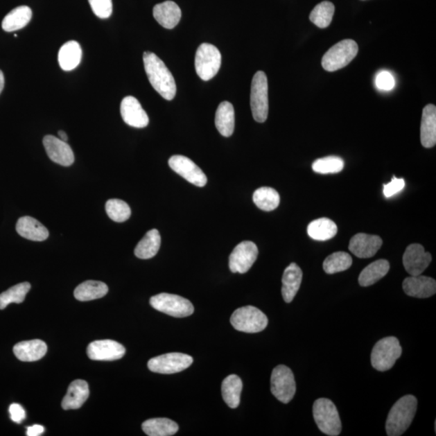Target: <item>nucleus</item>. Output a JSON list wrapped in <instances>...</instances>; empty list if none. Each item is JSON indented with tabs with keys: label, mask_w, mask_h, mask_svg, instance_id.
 Masks as SVG:
<instances>
[{
	"label": "nucleus",
	"mask_w": 436,
	"mask_h": 436,
	"mask_svg": "<svg viewBox=\"0 0 436 436\" xmlns=\"http://www.w3.org/2000/svg\"><path fill=\"white\" fill-rule=\"evenodd\" d=\"M313 419L322 433L337 436L341 433L342 424L336 406L330 399H320L313 406Z\"/></svg>",
	"instance_id": "obj_3"
},
{
	"label": "nucleus",
	"mask_w": 436,
	"mask_h": 436,
	"mask_svg": "<svg viewBox=\"0 0 436 436\" xmlns=\"http://www.w3.org/2000/svg\"><path fill=\"white\" fill-rule=\"evenodd\" d=\"M234 329L245 333L263 331L268 326V320L259 308L252 306L238 308L230 317Z\"/></svg>",
	"instance_id": "obj_7"
},
{
	"label": "nucleus",
	"mask_w": 436,
	"mask_h": 436,
	"mask_svg": "<svg viewBox=\"0 0 436 436\" xmlns=\"http://www.w3.org/2000/svg\"><path fill=\"white\" fill-rule=\"evenodd\" d=\"M375 82L376 87L383 91H390L395 86L394 77L387 71H382L377 73Z\"/></svg>",
	"instance_id": "obj_42"
},
{
	"label": "nucleus",
	"mask_w": 436,
	"mask_h": 436,
	"mask_svg": "<svg viewBox=\"0 0 436 436\" xmlns=\"http://www.w3.org/2000/svg\"><path fill=\"white\" fill-rule=\"evenodd\" d=\"M33 16L32 10L27 6L14 8L4 17L2 28L4 31L14 32L27 26Z\"/></svg>",
	"instance_id": "obj_28"
},
{
	"label": "nucleus",
	"mask_w": 436,
	"mask_h": 436,
	"mask_svg": "<svg viewBox=\"0 0 436 436\" xmlns=\"http://www.w3.org/2000/svg\"><path fill=\"white\" fill-rule=\"evenodd\" d=\"M308 236L317 241H326L334 238L338 232L336 224L329 218H320L313 220L308 225Z\"/></svg>",
	"instance_id": "obj_31"
},
{
	"label": "nucleus",
	"mask_w": 436,
	"mask_h": 436,
	"mask_svg": "<svg viewBox=\"0 0 436 436\" xmlns=\"http://www.w3.org/2000/svg\"><path fill=\"white\" fill-rule=\"evenodd\" d=\"M352 264L349 254L344 252H335L328 256L323 263V269L327 274H335L347 270Z\"/></svg>",
	"instance_id": "obj_37"
},
{
	"label": "nucleus",
	"mask_w": 436,
	"mask_h": 436,
	"mask_svg": "<svg viewBox=\"0 0 436 436\" xmlns=\"http://www.w3.org/2000/svg\"><path fill=\"white\" fill-rule=\"evenodd\" d=\"M432 259V254L426 252L422 245L415 243L406 248L403 261L410 276H419L428 268Z\"/></svg>",
	"instance_id": "obj_14"
},
{
	"label": "nucleus",
	"mask_w": 436,
	"mask_h": 436,
	"mask_svg": "<svg viewBox=\"0 0 436 436\" xmlns=\"http://www.w3.org/2000/svg\"><path fill=\"white\" fill-rule=\"evenodd\" d=\"M390 271V263L385 259H379L367 266L361 272L359 284L362 287H369L379 281Z\"/></svg>",
	"instance_id": "obj_32"
},
{
	"label": "nucleus",
	"mask_w": 436,
	"mask_h": 436,
	"mask_svg": "<svg viewBox=\"0 0 436 436\" xmlns=\"http://www.w3.org/2000/svg\"><path fill=\"white\" fill-rule=\"evenodd\" d=\"M303 273L296 263H291L284 272L282 277V296L287 303L293 302L300 288Z\"/></svg>",
	"instance_id": "obj_20"
},
{
	"label": "nucleus",
	"mask_w": 436,
	"mask_h": 436,
	"mask_svg": "<svg viewBox=\"0 0 436 436\" xmlns=\"http://www.w3.org/2000/svg\"><path fill=\"white\" fill-rule=\"evenodd\" d=\"M10 416L13 422L21 424L26 417V411L21 405L13 403L9 408Z\"/></svg>",
	"instance_id": "obj_44"
},
{
	"label": "nucleus",
	"mask_w": 436,
	"mask_h": 436,
	"mask_svg": "<svg viewBox=\"0 0 436 436\" xmlns=\"http://www.w3.org/2000/svg\"><path fill=\"white\" fill-rule=\"evenodd\" d=\"M345 168V162L340 157H325L315 161L312 165L313 171L320 174H334L340 173Z\"/></svg>",
	"instance_id": "obj_40"
},
{
	"label": "nucleus",
	"mask_w": 436,
	"mask_h": 436,
	"mask_svg": "<svg viewBox=\"0 0 436 436\" xmlns=\"http://www.w3.org/2000/svg\"><path fill=\"white\" fill-rule=\"evenodd\" d=\"M271 391L281 403H290L296 394V381L290 367L279 365L273 369L271 376Z\"/></svg>",
	"instance_id": "obj_10"
},
{
	"label": "nucleus",
	"mask_w": 436,
	"mask_h": 436,
	"mask_svg": "<svg viewBox=\"0 0 436 436\" xmlns=\"http://www.w3.org/2000/svg\"><path fill=\"white\" fill-rule=\"evenodd\" d=\"M17 232L21 237L31 241L42 242L49 237V230L32 217H22L17 223Z\"/></svg>",
	"instance_id": "obj_23"
},
{
	"label": "nucleus",
	"mask_w": 436,
	"mask_h": 436,
	"mask_svg": "<svg viewBox=\"0 0 436 436\" xmlns=\"http://www.w3.org/2000/svg\"><path fill=\"white\" fill-rule=\"evenodd\" d=\"M399 340L395 337H386L376 342L371 354V363L377 371H388L394 367L401 356Z\"/></svg>",
	"instance_id": "obj_4"
},
{
	"label": "nucleus",
	"mask_w": 436,
	"mask_h": 436,
	"mask_svg": "<svg viewBox=\"0 0 436 436\" xmlns=\"http://www.w3.org/2000/svg\"><path fill=\"white\" fill-rule=\"evenodd\" d=\"M105 209L107 216L116 223H124L131 216L129 204L119 199L107 200Z\"/></svg>",
	"instance_id": "obj_39"
},
{
	"label": "nucleus",
	"mask_w": 436,
	"mask_h": 436,
	"mask_svg": "<svg viewBox=\"0 0 436 436\" xmlns=\"http://www.w3.org/2000/svg\"><path fill=\"white\" fill-rule=\"evenodd\" d=\"M215 125L223 136L228 138L233 134L235 125L234 110L229 102L220 103L215 116Z\"/></svg>",
	"instance_id": "obj_27"
},
{
	"label": "nucleus",
	"mask_w": 436,
	"mask_h": 436,
	"mask_svg": "<svg viewBox=\"0 0 436 436\" xmlns=\"http://www.w3.org/2000/svg\"><path fill=\"white\" fill-rule=\"evenodd\" d=\"M358 51V45L351 39L337 43L323 55L322 60L323 69L330 72L342 69L354 60Z\"/></svg>",
	"instance_id": "obj_5"
},
{
	"label": "nucleus",
	"mask_w": 436,
	"mask_h": 436,
	"mask_svg": "<svg viewBox=\"0 0 436 436\" xmlns=\"http://www.w3.org/2000/svg\"><path fill=\"white\" fill-rule=\"evenodd\" d=\"M421 143L425 148L436 144V107L434 105L424 107L421 122Z\"/></svg>",
	"instance_id": "obj_25"
},
{
	"label": "nucleus",
	"mask_w": 436,
	"mask_h": 436,
	"mask_svg": "<svg viewBox=\"0 0 436 436\" xmlns=\"http://www.w3.org/2000/svg\"><path fill=\"white\" fill-rule=\"evenodd\" d=\"M15 356L24 362L37 361L43 358L47 352V345L40 340L18 342L13 347Z\"/></svg>",
	"instance_id": "obj_21"
},
{
	"label": "nucleus",
	"mask_w": 436,
	"mask_h": 436,
	"mask_svg": "<svg viewBox=\"0 0 436 436\" xmlns=\"http://www.w3.org/2000/svg\"><path fill=\"white\" fill-rule=\"evenodd\" d=\"M161 246V236L158 230L154 229L147 232L143 239L137 245L135 256L141 259L153 258L158 253Z\"/></svg>",
	"instance_id": "obj_30"
},
{
	"label": "nucleus",
	"mask_w": 436,
	"mask_h": 436,
	"mask_svg": "<svg viewBox=\"0 0 436 436\" xmlns=\"http://www.w3.org/2000/svg\"><path fill=\"white\" fill-rule=\"evenodd\" d=\"M258 247L251 241H244L237 245L229 256V266L234 273L247 272L256 261Z\"/></svg>",
	"instance_id": "obj_12"
},
{
	"label": "nucleus",
	"mask_w": 436,
	"mask_h": 436,
	"mask_svg": "<svg viewBox=\"0 0 436 436\" xmlns=\"http://www.w3.org/2000/svg\"><path fill=\"white\" fill-rule=\"evenodd\" d=\"M43 145L49 158L55 163L63 166H69L75 162V155L71 147L66 141L55 136L47 135L43 139Z\"/></svg>",
	"instance_id": "obj_17"
},
{
	"label": "nucleus",
	"mask_w": 436,
	"mask_h": 436,
	"mask_svg": "<svg viewBox=\"0 0 436 436\" xmlns=\"http://www.w3.org/2000/svg\"><path fill=\"white\" fill-rule=\"evenodd\" d=\"M168 164L170 168L175 173L182 176L189 183L198 187H204L207 184V175L199 166L188 158L183 155H174L171 157Z\"/></svg>",
	"instance_id": "obj_13"
},
{
	"label": "nucleus",
	"mask_w": 436,
	"mask_h": 436,
	"mask_svg": "<svg viewBox=\"0 0 436 436\" xmlns=\"http://www.w3.org/2000/svg\"><path fill=\"white\" fill-rule=\"evenodd\" d=\"M58 136H60V139L61 140L64 141L67 143V141L68 140V137L64 131H62V130L58 131Z\"/></svg>",
	"instance_id": "obj_47"
},
{
	"label": "nucleus",
	"mask_w": 436,
	"mask_h": 436,
	"mask_svg": "<svg viewBox=\"0 0 436 436\" xmlns=\"http://www.w3.org/2000/svg\"><path fill=\"white\" fill-rule=\"evenodd\" d=\"M193 363L192 356L173 352L154 357L149 360L148 367L156 374H173L187 369Z\"/></svg>",
	"instance_id": "obj_11"
},
{
	"label": "nucleus",
	"mask_w": 436,
	"mask_h": 436,
	"mask_svg": "<svg viewBox=\"0 0 436 436\" xmlns=\"http://www.w3.org/2000/svg\"><path fill=\"white\" fill-rule=\"evenodd\" d=\"M4 87V76L3 73L0 71V94H1L2 91Z\"/></svg>",
	"instance_id": "obj_46"
},
{
	"label": "nucleus",
	"mask_w": 436,
	"mask_h": 436,
	"mask_svg": "<svg viewBox=\"0 0 436 436\" xmlns=\"http://www.w3.org/2000/svg\"><path fill=\"white\" fill-rule=\"evenodd\" d=\"M243 390V381L237 375H229L223 382L222 392L225 403L229 408L235 409L240 404Z\"/></svg>",
	"instance_id": "obj_33"
},
{
	"label": "nucleus",
	"mask_w": 436,
	"mask_h": 436,
	"mask_svg": "<svg viewBox=\"0 0 436 436\" xmlns=\"http://www.w3.org/2000/svg\"><path fill=\"white\" fill-rule=\"evenodd\" d=\"M143 432L149 436H171L179 430V426L169 419H151L143 424Z\"/></svg>",
	"instance_id": "obj_34"
},
{
	"label": "nucleus",
	"mask_w": 436,
	"mask_h": 436,
	"mask_svg": "<svg viewBox=\"0 0 436 436\" xmlns=\"http://www.w3.org/2000/svg\"><path fill=\"white\" fill-rule=\"evenodd\" d=\"M335 9V5L330 1L318 3L310 15L311 21L318 28H327L334 17Z\"/></svg>",
	"instance_id": "obj_36"
},
{
	"label": "nucleus",
	"mask_w": 436,
	"mask_h": 436,
	"mask_svg": "<svg viewBox=\"0 0 436 436\" xmlns=\"http://www.w3.org/2000/svg\"><path fill=\"white\" fill-rule=\"evenodd\" d=\"M89 387L85 381H73L62 400V408L66 410L80 408L89 396Z\"/></svg>",
	"instance_id": "obj_24"
},
{
	"label": "nucleus",
	"mask_w": 436,
	"mask_h": 436,
	"mask_svg": "<svg viewBox=\"0 0 436 436\" xmlns=\"http://www.w3.org/2000/svg\"><path fill=\"white\" fill-rule=\"evenodd\" d=\"M222 64V55L218 49L211 44L203 43L195 53V67L198 76L209 81L217 75Z\"/></svg>",
	"instance_id": "obj_6"
},
{
	"label": "nucleus",
	"mask_w": 436,
	"mask_h": 436,
	"mask_svg": "<svg viewBox=\"0 0 436 436\" xmlns=\"http://www.w3.org/2000/svg\"><path fill=\"white\" fill-rule=\"evenodd\" d=\"M403 288L406 295L416 298H428L436 293L434 279L424 276H411L406 278Z\"/></svg>",
	"instance_id": "obj_19"
},
{
	"label": "nucleus",
	"mask_w": 436,
	"mask_h": 436,
	"mask_svg": "<svg viewBox=\"0 0 436 436\" xmlns=\"http://www.w3.org/2000/svg\"><path fill=\"white\" fill-rule=\"evenodd\" d=\"M405 184L403 179L393 177L390 183L384 185L385 197L387 198L393 197L404 189Z\"/></svg>",
	"instance_id": "obj_43"
},
{
	"label": "nucleus",
	"mask_w": 436,
	"mask_h": 436,
	"mask_svg": "<svg viewBox=\"0 0 436 436\" xmlns=\"http://www.w3.org/2000/svg\"><path fill=\"white\" fill-rule=\"evenodd\" d=\"M92 12L97 17L107 19L110 17L112 13V0H88Z\"/></svg>",
	"instance_id": "obj_41"
},
{
	"label": "nucleus",
	"mask_w": 436,
	"mask_h": 436,
	"mask_svg": "<svg viewBox=\"0 0 436 436\" xmlns=\"http://www.w3.org/2000/svg\"><path fill=\"white\" fill-rule=\"evenodd\" d=\"M30 288V284L24 282L0 294V310H4L11 303H22Z\"/></svg>",
	"instance_id": "obj_38"
},
{
	"label": "nucleus",
	"mask_w": 436,
	"mask_h": 436,
	"mask_svg": "<svg viewBox=\"0 0 436 436\" xmlns=\"http://www.w3.org/2000/svg\"><path fill=\"white\" fill-rule=\"evenodd\" d=\"M82 49L77 42L70 41L63 45L58 53V63L63 71H71L80 65Z\"/></svg>",
	"instance_id": "obj_26"
},
{
	"label": "nucleus",
	"mask_w": 436,
	"mask_h": 436,
	"mask_svg": "<svg viewBox=\"0 0 436 436\" xmlns=\"http://www.w3.org/2000/svg\"><path fill=\"white\" fill-rule=\"evenodd\" d=\"M382 243V239L377 235L360 233L351 238L349 248L356 257L367 259L375 256Z\"/></svg>",
	"instance_id": "obj_18"
},
{
	"label": "nucleus",
	"mask_w": 436,
	"mask_h": 436,
	"mask_svg": "<svg viewBox=\"0 0 436 436\" xmlns=\"http://www.w3.org/2000/svg\"><path fill=\"white\" fill-rule=\"evenodd\" d=\"M418 401L413 395L400 399L390 411L385 429L389 436H400L408 430L417 410Z\"/></svg>",
	"instance_id": "obj_2"
},
{
	"label": "nucleus",
	"mask_w": 436,
	"mask_h": 436,
	"mask_svg": "<svg viewBox=\"0 0 436 436\" xmlns=\"http://www.w3.org/2000/svg\"><path fill=\"white\" fill-rule=\"evenodd\" d=\"M107 292L109 288L104 282L87 281L80 284L76 288L73 295L78 301L89 302L104 297Z\"/></svg>",
	"instance_id": "obj_29"
},
{
	"label": "nucleus",
	"mask_w": 436,
	"mask_h": 436,
	"mask_svg": "<svg viewBox=\"0 0 436 436\" xmlns=\"http://www.w3.org/2000/svg\"><path fill=\"white\" fill-rule=\"evenodd\" d=\"M280 195L274 189L262 187L254 193L253 202L263 211H272L280 204Z\"/></svg>",
	"instance_id": "obj_35"
},
{
	"label": "nucleus",
	"mask_w": 436,
	"mask_h": 436,
	"mask_svg": "<svg viewBox=\"0 0 436 436\" xmlns=\"http://www.w3.org/2000/svg\"><path fill=\"white\" fill-rule=\"evenodd\" d=\"M251 107L254 121L263 123L268 116V83L266 73L258 71L252 82Z\"/></svg>",
	"instance_id": "obj_9"
},
{
	"label": "nucleus",
	"mask_w": 436,
	"mask_h": 436,
	"mask_svg": "<svg viewBox=\"0 0 436 436\" xmlns=\"http://www.w3.org/2000/svg\"><path fill=\"white\" fill-rule=\"evenodd\" d=\"M143 62L146 76L154 89L165 100H173L176 94L175 78L164 62L151 52L144 53Z\"/></svg>",
	"instance_id": "obj_1"
},
{
	"label": "nucleus",
	"mask_w": 436,
	"mask_h": 436,
	"mask_svg": "<svg viewBox=\"0 0 436 436\" xmlns=\"http://www.w3.org/2000/svg\"><path fill=\"white\" fill-rule=\"evenodd\" d=\"M154 17L160 26L165 28H174L179 24L182 12L173 1L156 4L153 9Z\"/></svg>",
	"instance_id": "obj_22"
},
{
	"label": "nucleus",
	"mask_w": 436,
	"mask_h": 436,
	"mask_svg": "<svg viewBox=\"0 0 436 436\" xmlns=\"http://www.w3.org/2000/svg\"><path fill=\"white\" fill-rule=\"evenodd\" d=\"M121 114L125 123L134 128H145L149 124L148 115L134 96H126L122 100Z\"/></svg>",
	"instance_id": "obj_16"
},
{
	"label": "nucleus",
	"mask_w": 436,
	"mask_h": 436,
	"mask_svg": "<svg viewBox=\"0 0 436 436\" xmlns=\"http://www.w3.org/2000/svg\"><path fill=\"white\" fill-rule=\"evenodd\" d=\"M45 432V428L41 425H34L32 427L27 428L28 436H38L43 434Z\"/></svg>",
	"instance_id": "obj_45"
},
{
	"label": "nucleus",
	"mask_w": 436,
	"mask_h": 436,
	"mask_svg": "<svg viewBox=\"0 0 436 436\" xmlns=\"http://www.w3.org/2000/svg\"><path fill=\"white\" fill-rule=\"evenodd\" d=\"M150 304L156 311L171 317H185L192 315L194 313L192 302L175 294H158L150 298Z\"/></svg>",
	"instance_id": "obj_8"
},
{
	"label": "nucleus",
	"mask_w": 436,
	"mask_h": 436,
	"mask_svg": "<svg viewBox=\"0 0 436 436\" xmlns=\"http://www.w3.org/2000/svg\"><path fill=\"white\" fill-rule=\"evenodd\" d=\"M87 354L92 360L114 361L125 356V349L123 345L114 340H97L88 345Z\"/></svg>",
	"instance_id": "obj_15"
}]
</instances>
